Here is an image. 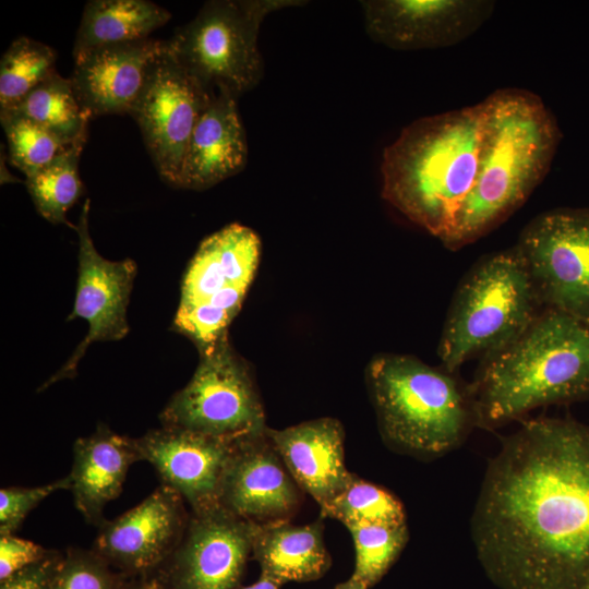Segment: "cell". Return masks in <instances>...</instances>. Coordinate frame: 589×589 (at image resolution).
I'll return each mask as SVG.
<instances>
[{"label":"cell","instance_id":"cell-1","mask_svg":"<svg viewBox=\"0 0 589 589\" xmlns=\"http://www.w3.org/2000/svg\"><path fill=\"white\" fill-rule=\"evenodd\" d=\"M478 560L501 589L589 586V425L526 420L489 461L470 520Z\"/></svg>","mask_w":589,"mask_h":589},{"label":"cell","instance_id":"cell-2","mask_svg":"<svg viewBox=\"0 0 589 589\" xmlns=\"http://www.w3.org/2000/svg\"><path fill=\"white\" fill-rule=\"evenodd\" d=\"M477 176L447 233L449 250L484 237L529 199L556 154L562 133L534 93L502 88L484 100Z\"/></svg>","mask_w":589,"mask_h":589},{"label":"cell","instance_id":"cell-3","mask_svg":"<svg viewBox=\"0 0 589 589\" xmlns=\"http://www.w3.org/2000/svg\"><path fill=\"white\" fill-rule=\"evenodd\" d=\"M470 387L483 429L589 399V324L544 309L514 341L481 360Z\"/></svg>","mask_w":589,"mask_h":589},{"label":"cell","instance_id":"cell-4","mask_svg":"<svg viewBox=\"0 0 589 589\" xmlns=\"http://www.w3.org/2000/svg\"><path fill=\"white\" fill-rule=\"evenodd\" d=\"M482 119V101L422 117L383 152V199L440 240L474 183Z\"/></svg>","mask_w":589,"mask_h":589},{"label":"cell","instance_id":"cell-5","mask_svg":"<svg viewBox=\"0 0 589 589\" xmlns=\"http://www.w3.org/2000/svg\"><path fill=\"white\" fill-rule=\"evenodd\" d=\"M365 377L381 434L399 453L443 456L477 426L470 384L443 366L385 353L369 363Z\"/></svg>","mask_w":589,"mask_h":589},{"label":"cell","instance_id":"cell-6","mask_svg":"<svg viewBox=\"0 0 589 589\" xmlns=\"http://www.w3.org/2000/svg\"><path fill=\"white\" fill-rule=\"evenodd\" d=\"M544 309L516 247L480 259L453 297L438 344L441 366L455 372L520 336Z\"/></svg>","mask_w":589,"mask_h":589},{"label":"cell","instance_id":"cell-7","mask_svg":"<svg viewBox=\"0 0 589 589\" xmlns=\"http://www.w3.org/2000/svg\"><path fill=\"white\" fill-rule=\"evenodd\" d=\"M300 0H211L166 40L181 67L205 91H226L237 99L264 75L259 33L277 10L303 5Z\"/></svg>","mask_w":589,"mask_h":589},{"label":"cell","instance_id":"cell-8","mask_svg":"<svg viewBox=\"0 0 589 589\" xmlns=\"http://www.w3.org/2000/svg\"><path fill=\"white\" fill-rule=\"evenodd\" d=\"M261 240L251 228L233 223L205 238L181 283L172 329L203 352L228 334L254 279Z\"/></svg>","mask_w":589,"mask_h":589},{"label":"cell","instance_id":"cell-9","mask_svg":"<svg viewBox=\"0 0 589 589\" xmlns=\"http://www.w3.org/2000/svg\"><path fill=\"white\" fill-rule=\"evenodd\" d=\"M160 422L231 442L265 434V413L250 368L228 334L200 352L193 376L170 398Z\"/></svg>","mask_w":589,"mask_h":589},{"label":"cell","instance_id":"cell-10","mask_svg":"<svg viewBox=\"0 0 589 589\" xmlns=\"http://www.w3.org/2000/svg\"><path fill=\"white\" fill-rule=\"evenodd\" d=\"M515 247L542 308L589 324V208L539 214Z\"/></svg>","mask_w":589,"mask_h":589},{"label":"cell","instance_id":"cell-11","mask_svg":"<svg viewBox=\"0 0 589 589\" xmlns=\"http://www.w3.org/2000/svg\"><path fill=\"white\" fill-rule=\"evenodd\" d=\"M211 94L172 57L164 40L130 116L159 177L171 187H179L189 140Z\"/></svg>","mask_w":589,"mask_h":589},{"label":"cell","instance_id":"cell-12","mask_svg":"<svg viewBox=\"0 0 589 589\" xmlns=\"http://www.w3.org/2000/svg\"><path fill=\"white\" fill-rule=\"evenodd\" d=\"M89 203L85 200L74 227L79 237V274L73 310L67 318L87 321L88 333L69 360L38 390L73 378L91 344L120 340L129 333L127 309L137 273L136 263L131 259L109 261L97 252L88 231Z\"/></svg>","mask_w":589,"mask_h":589},{"label":"cell","instance_id":"cell-13","mask_svg":"<svg viewBox=\"0 0 589 589\" xmlns=\"http://www.w3.org/2000/svg\"><path fill=\"white\" fill-rule=\"evenodd\" d=\"M257 524L217 506L191 513L167 564V589H236L252 556Z\"/></svg>","mask_w":589,"mask_h":589},{"label":"cell","instance_id":"cell-14","mask_svg":"<svg viewBox=\"0 0 589 589\" xmlns=\"http://www.w3.org/2000/svg\"><path fill=\"white\" fill-rule=\"evenodd\" d=\"M364 27L374 41L397 50L456 45L486 22L495 7L488 0L361 1Z\"/></svg>","mask_w":589,"mask_h":589},{"label":"cell","instance_id":"cell-15","mask_svg":"<svg viewBox=\"0 0 589 589\" xmlns=\"http://www.w3.org/2000/svg\"><path fill=\"white\" fill-rule=\"evenodd\" d=\"M182 496L166 484L119 517L104 521L93 551L130 573L166 564L179 544L190 514Z\"/></svg>","mask_w":589,"mask_h":589},{"label":"cell","instance_id":"cell-16","mask_svg":"<svg viewBox=\"0 0 589 589\" xmlns=\"http://www.w3.org/2000/svg\"><path fill=\"white\" fill-rule=\"evenodd\" d=\"M238 443L165 425L135 438L141 460L182 496L191 513L219 506L223 477Z\"/></svg>","mask_w":589,"mask_h":589},{"label":"cell","instance_id":"cell-17","mask_svg":"<svg viewBox=\"0 0 589 589\" xmlns=\"http://www.w3.org/2000/svg\"><path fill=\"white\" fill-rule=\"evenodd\" d=\"M301 492L265 434L239 442L223 477L219 506L257 525L289 520Z\"/></svg>","mask_w":589,"mask_h":589},{"label":"cell","instance_id":"cell-18","mask_svg":"<svg viewBox=\"0 0 589 589\" xmlns=\"http://www.w3.org/2000/svg\"><path fill=\"white\" fill-rule=\"evenodd\" d=\"M164 47L152 38L96 47L73 57L70 77L83 111L92 119L130 115Z\"/></svg>","mask_w":589,"mask_h":589},{"label":"cell","instance_id":"cell-19","mask_svg":"<svg viewBox=\"0 0 589 589\" xmlns=\"http://www.w3.org/2000/svg\"><path fill=\"white\" fill-rule=\"evenodd\" d=\"M266 435L298 486L320 508L340 494L354 479L345 465L342 425L334 418L305 421Z\"/></svg>","mask_w":589,"mask_h":589},{"label":"cell","instance_id":"cell-20","mask_svg":"<svg viewBox=\"0 0 589 589\" xmlns=\"http://www.w3.org/2000/svg\"><path fill=\"white\" fill-rule=\"evenodd\" d=\"M248 142L237 98L226 91L211 94L185 151L179 187L202 191L241 172Z\"/></svg>","mask_w":589,"mask_h":589},{"label":"cell","instance_id":"cell-21","mask_svg":"<svg viewBox=\"0 0 589 589\" xmlns=\"http://www.w3.org/2000/svg\"><path fill=\"white\" fill-rule=\"evenodd\" d=\"M135 461H141L135 438L120 435L104 423L75 441L70 490L86 522L99 527L105 521V506L120 495Z\"/></svg>","mask_w":589,"mask_h":589},{"label":"cell","instance_id":"cell-22","mask_svg":"<svg viewBox=\"0 0 589 589\" xmlns=\"http://www.w3.org/2000/svg\"><path fill=\"white\" fill-rule=\"evenodd\" d=\"M252 557L261 575L280 586L320 579L332 564L320 520L303 526L289 520L257 525Z\"/></svg>","mask_w":589,"mask_h":589},{"label":"cell","instance_id":"cell-23","mask_svg":"<svg viewBox=\"0 0 589 589\" xmlns=\"http://www.w3.org/2000/svg\"><path fill=\"white\" fill-rule=\"evenodd\" d=\"M170 19L168 10L147 0H91L82 13L73 57L100 46L147 39Z\"/></svg>","mask_w":589,"mask_h":589},{"label":"cell","instance_id":"cell-24","mask_svg":"<svg viewBox=\"0 0 589 589\" xmlns=\"http://www.w3.org/2000/svg\"><path fill=\"white\" fill-rule=\"evenodd\" d=\"M86 139L87 133L26 177L25 183L37 212L51 224H65L72 229L75 227L67 219V213L84 193L79 161Z\"/></svg>","mask_w":589,"mask_h":589},{"label":"cell","instance_id":"cell-25","mask_svg":"<svg viewBox=\"0 0 589 589\" xmlns=\"http://www.w3.org/2000/svg\"><path fill=\"white\" fill-rule=\"evenodd\" d=\"M0 111L26 118L68 141L87 133L91 120L76 99L70 77L58 72Z\"/></svg>","mask_w":589,"mask_h":589},{"label":"cell","instance_id":"cell-26","mask_svg":"<svg viewBox=\"0 0 589 589\" xmlns=\"http://www.w3.org/2000/svg\"><path fill=\"white\" fill-rule=\"evenodd\" d=\"M55 50L26 36L13 40L0 62V110L7 109L46 81L56 70Z\"/></svg>","mask_w":589,"mask_h":589},{"label":"cell","instance_id":"cell-27","mask_svg":"<svg viewBox=\"0 0 589 589\" xmlns=\"http://www.w3.org/2000/svg\"><path fill=\"white\" fill-rule=\"evenodd\" d=\"M321 516L337 519L346 527L407 522L402 503L394 494L357 476L340 494L321 507Z\"/></svg>","mask_w":589,"mask_h":589},{"label":"cell","instance_id":"cell-28","mask_svg":"<svg viewBox=\"0 0 589 589\" xmlns=\"http://www.w3.org/2000/svg\"><path fill=\"white\" fill-rule=\"evenodd\" d=\"M356 552L352 578L366 587L376 585L405 549L409 531L407 522L398 525L363 524L348 526Z\"/></svg>","mask_w":589,"mask_h":589},{"label":"cell","instance_id":"cell-29","mask_svg":"<svg viewBox=\"0 0 589 589\" xmlns=\"http://www.w3.org/2000/svg\"><path fill=\"white\" fill-rule=\"evenodd\" d=\"M0 121L8 142L9 161L25 177L47 165L75 141H68L13 113L0 111Z\"/></svg>","mask_w":589,"mask_h":589},{"label":"cell","instance_id":"cell-30","mask_svg":"<svg viewBox=\"0 0 589 589\" xmlns=\"http://www.w3.org/2000/svg\"><path fill=\"white\" fill-rule=\"evenodd\" d=\"M123 584L95 551L69 549L58 566L51 589H120Z\"/></svg>","mask_w":589,"mask_h":589},{"label":"cell","instance_id":"cell-31","mask_svg":"<svg viewBox=\"0 0 589 589\" xmlns=\"http://www.w3.org/2000/svg\"><path fill=\"white\" fill-rule=\"evenodd\" d=\"M69 474L50 483L21 488L9 486L0 490V536L15 534L25 517L41 501L60 490H70Z\"/></svg>","mask_w":589,"mask_h":589},{"label":"cell","instance_id":"cell-32","mask_svg":"<svg viewBox=\"0 0 589 589\" xmlns=\"http://www.w3.org/2000/svg\"><path fill=\"white\" fill-rule=\"evenodd\" d=\"M49 551L15 534L0 536V581L39 562Z\"/></svg>","mask_w":589,"mask_h":589},{"label":"cell","instance_id":"cell-33","mask_svg":"<svg viewBox=\"0 0 589 589\" xmlns=\"http://www.w3.org/2000/svg\"><path fill=\"white\" fill-rule=\"evenodd\" d=\"M61 560L60 553L50 550L39 562L0 581V589H51Z\"/></svg>","mask_w":589,"mask_h":589},{"label":"cell","instance_id":"cell-34","mask_svg":"<svg viewBox=\"0 0 589 589\" xmlns=\"http://www.w3.org/2000/svg\"><path fill=\"white\" fill-rule=\"evenodd\" d=\"M120 589H163V587L157 579H142L127 585L123 584Z\"/></svg>","mask_w":589,"mask_h":589},{"label":"cell","instance_id":"cell-35","mask_svg":"<svg viewBox=\"0 0 589 589\" xmlns=\"http://www.w3.org/2000/svg\"><path fill=\"white\" fill-rule=\"evenodd\" d=\"M279 584L261 575L259 580H256L254 584L247 587H237L236 589H279Z\"/></svg>","mask_w":589,"mask_h":589},{"label":"cell","instance_id":"cell-36","mask_svg":"<svg viewBox=\"0 0 589 589\" xmlns=\"http://www.w3.org/2000/svg\"><path fill=\"white\" fill-rule=\"evenodd\" d=\"M334 589H369V587H366L361 581L350 577L348 580L337 585Z\"/></svg>","mask_w":589,"mask_h":589},{"label":"cell","instance_id":"cell-37","mask_svg":"<svg viewBox=\"0 0 589 589\" xmlns=\"http://www.w3.org/2000/svg\"><path fill=\"white\" fill-rule=\"evenodd\" d=\"M587 589H589V586H588V588H587Z\"/></svg>","mask_w":589,"mask_h":589}]
</instances>
